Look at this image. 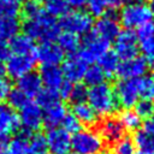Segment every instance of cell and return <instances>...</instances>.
I'll list each match as a JSON object with an SVG mask.
<instances>
[{"mask_svg":"<svg viewBox=\"0 0 154 154\" xmlns=\"http://www.w3.org/2000/svg\"><path fill=\"white\" fill-rule=\"evenodd\" d=\"M42 111H43V124L48 129L59 128V125H61L64 118L67 114V108L61 101H58L43 108Z\"/></svg>","mask_w":154,"mask_h":154,"instance_id":"44dd1931","label":"cell"},{"mask_svg":"<svg viewBox=\"0 0 154 154\" xmlns=\"http://www.w3.org/2000/svg\"><path fill=\"white\" fill-rule=\"evenodd\" d=\"M38 75H40L42 85H45L48 89L57 90V91L59 90L61 84L65 82L63 71H61V69L58 65L42 66Z\"/></svg>","mask_w":154,"mask_h":154,"instance_id":"d6986e66","label":"cell"},{"mask_svg":"<svg viewBox=\"0 0 154 154\" xmlns=\"http://www.w3.org/2000/svg\"><path fill=\"white\" fill-rule=\"evenodd\" d=\"M72 114L78 119V122L81 124H84L88 126H91V125L96 124V122H97V114L94 112V109L85 101L73 103Z\"/></svg>","mask_w":154,"mask_h":154,"instance_id":"cb8c5ba5","label":"cell"},{"mask_svg":"<svg viewBox=\"0 0 154 154\" xmlns=\"http://www.w3.org/2000/svg\"><path fill=\"white\" fill-rule=\"evenodd\" d=\"M29 154H48L45 135L34 132L29 137Z\"/></svg>","mask_w":154,"mask_h":154,"instance_id":"d6a6232c","label":"cell"},{"mask_svg":"<svg viewBox=\"0 0 154 154\" xmlns=\"http://www.w3.org/2000/svg\"><path fill=\"white\" fill-rule=\"evenodd\" d=\"M49 154H69L71 150V135L63 128L48 129L45 135Z\"/></svg>","mask_w":154,"mask_h":154,"instance_id":"30bf717a","label":"cell"},{"mask_svg":"<svg viewBox=\"0 0 154 154\" xmlns=\"http://www.w3.org/2000/svg\"><path fill=\"white\" fill-rule=\"evenodd\" d=\"M122 123V125L124 126L125 130H130V131H135V130H138V128L141 126V118L136 114V112L131 108L129 109H124L119 118H118Z\"/></svg>","mask_w":154,"mask_h":154,"instance_id":"1f68e13d","label":"cell"},{"mask_svg":"<svg viewBox=\"0 0 154 154\" xmlns=\"http://www.w3.org/2000/svg\"><path fill=\"white\" fill-rule=\"evenodd\" d=\"M10 49L11 54H19V55H35V43L34 40H31L26 35H16L11 38Z\"/></svg>","mask_w":154,"mask_h":154,"instance_id":"7402d4cb","label":"cell"},{"mask_svg":"<svg viewBox=\"0 0 154 154\" xmlns=\"http://www.w3.org/2000/svg\"><path fill=\"white\" fill-rule=\"evenodd\" d=\"M20 29V23L17 18H0V38L11 40Z\"/></svg>","mask_w":154,"mask_h":154,"instance_id":"83f0119b","label":"cell"},{"mask_svg":"<svg viewBox=\"0 0 154 154\" xmlns=\"http://www.w3.org/2000/svg\"><path fill=\"white\" fill-rule=\"evenodd\" d=\"M107 51H109V41L97 36L96 34L88 32L79 46V57L88 64L97 61Z\"/></svg>","mask_w":154,"mask_h":154,"instance_id":"8992f818","label":"cell"},{"mask_svg":"<svg viewBox=\"0 0 154 154\" xmlns=\"http://www.w3.org/2000/svg\"><path fill=\"white\" fill-rule=\"evenodd\" d=\"M129 1L130 0H107V5H108V8L117 11V10H120L123 6H125Z\"/></svg>","mask_w":154,"mask_h":154,"instance_id":"ee69618b","label":"cell"},{"mask_svg":"<svg viewBox=\"0 0 154 154\" xmlns=\"http://www.w3.org/2000/svg\"><path fill=\"white\" fill-rule=\"evenodd\" d=\"M1 154H29V135L19 132L6 142Z\"/></svg>","mask_w":154,"mask_h":154,"instance_id":"603a6c76","label":"cell"},{"mask_svg":"<svg viewBox=\"0 0 154 154\" xmlns=\"http://www.w3.org/2000/svg\"><path fill=\"white\" fill-rule=\"evenodd\" d=\"M45 4V12L49 14L53 18H61L64 14H66L70 10L66 0H43Z\"/></svg>","mask_w":154,"mask_h":154,"instance_id":"f1b7e54d","label":"cell"},{"mask_svg":"<svg viewBox=\"0 0 154 154\" xmlns=\"http://www.w3.org/2000/svg\"><path fill=\"white\" fill-rule=\"evenodd\" d=\"M17 89H19L28 99L36 97L42 89V82L40 75L31 71L17 79Z\"/></svg>","mask_w":154,"mask_h":154,"instance_id":"ffe728a7","label":"cell"},{"mask_svg":"<svg viewBox=\"0 0 154 154\" xmlns=\"http://www.w3.org/2000/svg\"><path fill=\"white\" fill-rule=\"evenodd\" d=\"M69 7H73L75 10H81L84 6H87L88 0H66Z\"/></svg>","mask_w":154,"mask_h":154,"instance_id":"bcb514c9","label":"cell"},{"mask_svg":"<svg viewBox=\"0 0 154 154\" xmlns=\"http://www.w3.org/2000/svg\"><path fill=\"white\" fill-rule=\"evenodd\" d=\"M134 107H135L134 111L141 119H147L148 117L153 116V113H154L153 101H149V100H138Z\"/></svg>","mask_w":154,"mask_h":154,"instance_id":"74e56055","label":"cell"},{"mask_svg":"<svg viewBox=\"0 0 154 154\" xmlns=\"http://www.w3.org/2000/svg\"><path fill=\"white\" fill-rule=\"evenodd\" d=\"M10 55H11V49H10L8 41L0 38V63L6 61Z\"/></svg>","mask_w":154,"mask_h":154,"instance_id":"b9f144b4","label":"cell"},{"mask_svg":"<svg viewBox=\"0 0 154 154\" xmlns=\"http://www.w3.org/2000/svg\"><path fill=\"white\" fill-rule=\"evenodd\" d=\"M99 134L103 141H107V142L114 144L117 141H119L122 137H124L125 129L118 118L106 117L100 124Z\"/></svg>","mask_w":154,"mask_h":154,"instance_id":"ac0fdd59","label":"cell"},{"mask_svg":"<svg viewBox=\"0 0 154 154\" xmlns=\"http://www.w3.org/2000/svg\"><path fill=\"white\" fill-rule=\"evenodd\" d=\"M8 1H11V2H13V4H17V5H19L23 0H8Z\"/></svg>","mask_w":154,"mask_h":154,"instance_id":"816d5d0a","label":"cell"},{"mask_svg":"<svg viewBox=\"0 0 154 154\" xmlns=\"http://www.w3.org/2000/svg\"><path fill=\"white\" fill-rule=\"evenodd\" d=\"M57 45L60 47V49L64 53L73 54V53H76V51L81 46L79 36L71 34V32H67V31H63L57 37Z\"/></svg>","mask_w":154,"mask_h":154,"instance_id":"d4e9b609","label":"cell"},{"mask_svg":"<svg viewBox=\"0 0 154 154\" xmlns=\"http://www.w3.org/2000/svg\"><path fill=\"white\" fill-rule=\"evenodd\" d=\"M4 76H5V67H4V65L0 63V79L4 78Z\"/></svg>","mask_w":154,"mask_h":154,"instance_id":"c3c4849f","label":"cell"},{"mask_svg":"<svg viewBox=\"0 0 154 154\" xmlns=\"http://www.w3.org/2000/svg\"><path fill=\"white\" fill-rule=\"evenodd\" d=\"M88 63L84 61L79 54H70L65 60H63V66L60 67L65 81L70 83H78L83 79V76L88 69Z\"/></svg>","mask_w":154,"mask_h":154,"instance_id":"7c38bea8","label":"cell"},{"mask_svg":"<svg viewBox=\"0 0 154 154\" xmlns=\"http://www.w3.org/2000/svg\"><path fill=\"white\" fill-rule=\"evenodd\" d=\"M97 63H99V66L102 69V71L105 72L106 76H113L118 71L120 59L117 57V54L113 51H107L97 60Z\"/></svg>","mask_w":154,"mask_h":154,"instance_id":"484cf974","label":"cell"},{"mask_svg":"<svg viewBox=\"0 0 154 154\" xmlns=\"http://www.w3.org/2000/svg\"><path fill=\"white\" fill-rule=\"evenodd\" d=\"M5 144H6V142H5V141H0V154L2 153V150H4V147H5Z\"/></svg>","mask_w":154,"mask_h":154,"instance_id":"681fc988","label":"cell"},{"mask_svg":"<svg viewBox=\"0 0 154 154\" xmlns=\"http://www.w3.org/2000/svg\"><path fill=\"white\" fill-rule=\"evenodd\" d=\"M153 106H154V103H153Z\"/></svg>","mask_w":154,"mask_h":154,"instance_id":"11a10c76","label":"cell"},{"mask_svg":"<svg viewBox=\"0 0 154 154\" xmlns=\"http://www.w3.org/2000/svg\"><path fill=\"white\" fill-rule=\"evenodd\" d=\"M148 70V63L144 57L136 55L134 58L120 61L117 75L123 79L140 78L146 75Z\"/></svg>","mask_w":154,"mask_h":154,"instance_id":"5bb4252c","label":"cell"},{"mask_svg":"<svg viewBox=\"0 0 154 154\" xmlns=\"http://www.w3.org/2000/svg\"><path fill=\"white\" fill-rule=\"evenodd\" d=\"M141 129H143L144 131L150 132V134H153V135H154V114H153V116H150V117H148L147 119H144L143 125H142V128H141Z\"/></svg>","mask_w":154,"mask_h":154,"instance_id":"f6af8a7d","label":"cell"},{"mask_svg":"<svg viewBox=\"0 0 154 154\" xmlns=\"http://www.w3.org/2000/svg\"><path fill=\"white\" fill-rule=\"evenodd\" d=\"M93 32L111 42L120 32L119 19L111 13L103 14V16L99 17V19L93 25Z\"/></svg>","mask_w":154,"mask_h":154,"instance_id":"2e32d148","label":"cell"},{"mask_svg":"<svg viewBox=\"0 0 154 154\" xmlns=\"http://www.w3.org/2000/svg\"><path fill=\"white\" fill-rule=\"evenodd\" d=\"M138 81V93L141 100H154V77L153 76H142L137 78Z\"/></svg>","mask_w":154,"mask_h":154,"instance_id":"4dcf8cb0","label":"cell"},{"mask_svg":"<svg viewBox=\"0 0 154 154\" xmlns=\"http://www.w3.org/2000/svg\"><path fill=\"white\" fill-rule=\"evenodd\" d=\"M153 13L142 0L129 1L125 6L120 8L119 22L124 25L126 30L138 29L142 25L150 23Z\"/></svg>","mask_w":154,"mask_h":154,"instance_id":"3957f363","label":"cell"},{"mask_svg":"<svg viewBox=\"0 0 154 154\" xmlns=\"http://www.w3.org/2000/svg\"><path fill=\"white\" fill-rule=\"evenodd\" d=\"M35 59L41 63L42 66L58 65L64 60V52L55 42L45 41L35 48Z\"/></svg>","mask_w":154,"mask_h":154,"instance_id":"4fadbf2b","label":"cell"},{"mask_svg":"<svg viewBox=\"0 0 154 154\" xmlns=\"http://www.w3.org/2000/svg\"><path fill=\"white\" fill-rule=\"evenodd\" d=\"M87 100L97 117H111L119 107L114 89L106 82L90 87L87 93Z\"/></svg>","mask_w":154,"mask_h":154,"instance_id":"7a4b0ae2","label":"cell"},{"mask_svg":"<svg viewBox=\"0 0 154 154\" xmlns=\"http://www.w3.org/2000/svg\"><path fill=\"white\" fill-rule=\"evenodd\" d=\"M72 85H73L72 83L65 81V82L61 84V87L59 88V90H58L59 96H60L61 99H69V95H70V91H71Z\"/></svg>","mask_w":154,"mask_h":154,"instance_id":"7bdbcfd3","label":"cell"},{"mask_svg":"<svg viewBox=\"0 0 154 154\" xmlns=\"http://www.w3.org/2000/svg\"><path fill=\"white\" fill-rule=\"evenodd\" d=\"M135 147H137L142 152L154 153V135L144 131L143 129L136 130V134L132 138Z\"/></svg>","mask_w":154,"mask_h":154,"instance_id":"4316f807","label":"cell"},{"mask_svg":"<svg viewBox=\"0 0 154 154\" xmlns=\"http://www.w3.org/2000/svg\"><path fill=\"white\" fill-rule=\"evenodd\" d=\"M19 14V5L8 0H0V18H17Z\"/></svg>","mask_w":154,"mask_h":154,"instance_id":"8d00e7d4","label":"cell"},{"mask_svg":"<svg viewBox=\"0 0 154 154\" xmlns=\"http://www.w3.org/2000/svg\"><path fill=\"white\" fill-rule=\"evenodd\" d=\"M89 14L94 17H101L106 14V10L108 8L107 0H88L87 2Z\"/></svg>","mask_w":154,"mask_h":154,"instance_id":"f35d334b","label":"cell"},{"mask_svg":"<svg viewBox=\"0 0 154 154\" xmlns=\"http://www.w3.org/2000/svg\"><path fill=\"white\" fill-rule=\"evenodd\" d=\"M135 154H154V153H149V152H142V150H138L137 153H135Z\"/></svg>","mask_w":154,"mask_h":154,"instance_id":"f907efd6","label":"cell"},{"mask_svg":"<svg viewBox=\"0 0 154 154\" xmlns=\"http://www.w3.org/2000/svg\"><path fill=\"white\" fill-rule=\"evenodd\" d=\"M106 77L107 76L105 75V72L102 71V69L99 65H91V66H88V69L83 76V81L87 85L95 87L101 83H105Z\"/></svg>","mask_w":154,"mask_h":154,"instance_id":"f546056e","label":"cell"},{"mask_svg":"<svg viewBox=\"0 0 154 154\" xmlns=\"http://www.w3.org/2000/svg\"><path fill=\"white\" fill-rule=\"evenodd\" d=\"M113 150H114L113 154H135L136 153V147H135V143H134L132 138L124 136L114 143Z\"/></svg>","mask_w":154,"mask_h":154,"instance_id":"e575fe53","label":"cell"},{"mask_svg":"<svg viewBox=\"0 0 154 154\" xmlns=\"http://www.w3.org/2000/svg\"><path fill=\"white\" fill-rule=\"evenodd\" d=\"M136 37L138 48L143 52L148 65L154 69V24L150 22L138 28Z\"/></svg>","mask_w":154,"mask_h":154,"instance_id":"9a60e30c","label":"cell"},{"mask_svg":"<svg viewBox=\"0 0 154 154\" xmlns=\"http://www.w3.org/2000/svg\"><path fill=\"white\" fill-rule=\"evenodd\" d=\"M20 128L19 117L16 109L8 105H0V141H5L7 136L16 132Z\"/></svg>","mask_w":154,"mask_h":154,"instance_id":"e0dca14e","label":"cell"},{"mask_svg":"<svg viewBox=\"0 0 154 154\" xmlns=\"http://www.w3.org/2000/svg\"><path fill=\"white\" fill-rule=\"evenodd\" d=\"M69 154H75V153H69Z\"/></svg>","mask_w":154,"mask_h":154,"instance_id":"db71d44e","label":"cell"},{"mask_svg":"<svg viewBox=\"0 0 154 154\" xmlns=\"http://www.w3.org/2000/svg\"><path fill=\"white\" fill-rule=\"evenodd\" d=\"M113 52L122 60H126L138 55V42L136 34L131 30H120L118 36L114 38Z\"/></svg>","mask_w":154,"mask_h":154,"instance_id":"9c48e42d","label":"cell"},{"mask_svg":"<svg viewBox=\"0 0 154 154\" xmlns=\"http://www.w3.org/2000/svg\"><path fill=\"white\" fill-rule=\"evenodd\" d=\"M113 89H114L118 105L122 106L124 109H129L134 107L140 100L137 78H131V79L120 78L116 83V87Z\"/></svg>","mask_w":154,"mask_h":154,"instance_id":"ba28073f","label":"cell"},{"mask_svg":"<svg viewBox=\"0 0 154 154\" xmlns=\"http://www.w3.org/2000/svg\"><path fill=\"white\" fill-rule=\"evenodd\" d=\"M48 154H49V153H48Z\"/></svg>","mask_w":154,"mask_h":154,"instance_id":"9f6ffc18","label":"cell"},{"mask_svg":"<svg viewBox=\"0 0 154 154\" xmlns=\"http://www.w3.org/2000/svg\"><path fill=\"white\" fill-rule=\"evenodd\" d=\"M61 126L65 131H67L69 134H75L77 132L78 130H81V123L78 122V119L71 113V114H66V117L64 118L63 123H61Z\"/></svg>","mask_w":154,"mask_h":154,"instance_id":"60d3db41","label":"cell"},{"mask_svg":"<svg viewBox=\"0 0 154 154\" xmlns=\"http://www.w3.org/2000/svg\"><path fill=\"white\" fill-rule=\"evenodd\" d=\"M60 101V96H59V93L57 90H53V89H48V88H42L41 91L36 95V103L43 109L55 102Z\"/></svg>","mask_w":154,"mask_h":154,"instance_id":"836d02e7","label":"cell"},{"mask_svg":"<svg viewBox=\"0 0 154 154\" xmlns=\"http://www.w3.org/2000/svg\"><path fill=\"white\" fill-rule=\"evenodd\" d=\"M147 6L149 7V10L152 11V13L154 14V0H148V4H147Z\"/></svg>","mask_w":154,"mask_h":154,"instance_id":"7dc6e473","label":"cell"},{"mask_svg":"<svg viewBox=\"0 0 154 154\" xmlns=\"http://www.w3.org/2000/svg\"><path fill=\"white\" fill-rule=\"evenodd\" d=\"M101 154H113V153H109V152H102Z\"/></svg>","mask_w":154,"mask_h":154,"instance_id":"f5cc1de1","label":"cell"},{"mask_svg":"<svg viewBox=\"0 0 154 154\" xmlns=\"http://www.w3.org/2000/svg\"><path fill=\"white\" fill-rule=\"evenodd\" d=\"M18 117L23 132L28 135L37 132L43 124V111L35 101L31 100H29L19 109Z\"/></svg>","mask_w":154,"mask_h":154,"instance_id":"52a82bcc","label":"cell"},{"mask_svg":"<svg viewBox=\"0 0 154 154\" xmlns=\"http://www.w3.org/2000/svg\"><path fill=\"white\" fill-rule=\"evenodd\" d=\"M24 35L29 36L31 40H38L41 42L57 40L60 34V28L55 18L51 17L42 10L38 14L26 18L23 22Z\"/></svg>","mask_w":154,"mask_h":154,"instance_id":"6da1fadb","label":"cell"},{"mask_svg":"<svg viewBox=\"0 0 154 154\" xmlns=\"http://www.w3.org/2000/svg\"><path fill=\"white\" fill-rule=\"evenodd\" d=\"M36 64L35 55H19V54H11L7 60L5 67V72L11 78L18 79L19 77L24 76L28 72H31Z\"/></svg>","mask_w":154,"mask_h":154,"instance_id":"8fae6325","label":"cell"},{"mask_svg":"<svg viewBox=\"0 0 154 154\" xmlns=\"http://www.w3.org/2000/svg\"><path fill=\"white\" fill-rule=\"evenodd\" d=\"M58 24L59 28L63 29L64 31L81 36L90 32L94 22H93V17L88 12L82 10H75V11H69L66 14H64Z\"/></svg>","mask_w":154,"mask_h":154,"instance_id":"5b68a950","label":"cell"},{"mask_svg":"<svg viewBox=\"0 0 154 154\" xmlns=\"http://www.w3.org/2000/svg\"><path fill=\"white\" fill-rule=\"evenodd\" d=\"M6 99L8 100V106L12 107L13 109H18V111L30 100L19 89H17V88L16 89H11V91L7 95Z\"/></svg>","mask_w":154,"mask_h":154,"instance_id":"d590c367","label":"cell"},{"mask_svg":"<svg viewBox=\"0 0 154 154\" xmlns=\"http://www.w3.org/2000/svg\"><path fill=\"white\" fill-rule=\"evenodd\" d=\"M87 93H88V89L83 85V84H79V83H76L72 85L71 88V91H70V95H69V99L72 103H78V102H84L87 100Z\"/></svg>","mask_w":154,"mask_h":154,"instance_id":"ab89813d","label":"cell"},{"mask_svg":"<svg viewBox=\"0 0 154 154\" xmlns=\"http://www.w3.org/2000/svg\"><path fill=\"white\" fill-rule=\"evenodd\" d=\"M105 142L100 134L91 129H81L71 136V149L75 154H101Z\"/></svg>","mask_w":154,"mask_h":154,"instance_id":"277c9868","label":"cell"}]
</instances>
